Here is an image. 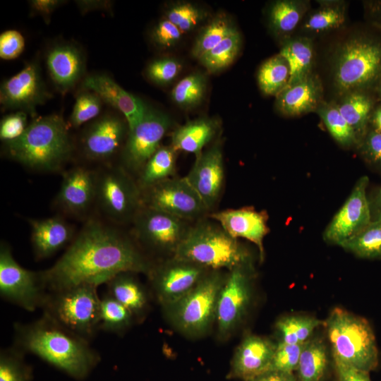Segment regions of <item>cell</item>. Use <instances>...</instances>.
<instances>
[{"mask_svg":"<svg viewBox=\"0 0 381 381\" xmlns=\"http://www.w3.org/2000/svg\"><path fill=\"white\" fill-rule=\"evenodd\" d=\"M153 264L131 237L90 218L60 258L42 274L49 291L81 284L98 286L123 272L147 276Z\"/></svg>","mask_w":381,"mask_h":381,"instance_id":"1","label":"cell"},{"mask_svg":"<svg viewBox=\"0 0 381 381\" xmlns=\"http://www.w3.org/2000/svg\"><path fill=\"white\" fill-rule=\"evenodd\" d=\"M90 342L43 314L34 321L13 324V346L75 379L87 377L100 361Z\"/></svg>","mask_w":381,"mask_h":381,"instance_id":"2","label":"cell"},{"mask_svg":"<svg viewBox=\"0 0 381 381\" xmlns=\"http://www.w3.org/2000/svg\"><path fill=\"white\" fill-rule=\"evenodd\" d=\"M68 128L59 114L36 117L20 138L4 143L5 154L33 171H59L73 151Z\"/></svg>","mask_w":381,"mask_h":381,"instance_id":"3","label":"cell"},{"mask_svg":"<svg viewBox=\"0 0 381 381\" xmlns=\"http://www.w3.org/2000/svg\"><path fill=\"white\" fill-rule=\"evenodd\" d=\"M324 327L334 361L366 373L377 368V342L365 318L337 307L331 310Z\"/></svg>","mask_w":381,"mask_h":381,"instance_id":"4","label":"cell"},{"mask_svg":"<svg viewBox=\"0 0 381 381\" xmlns=\"http://www.w3.org/2000/svg\"><path fill=\"white\" fill-rule=\"evenodd\" d=\"M173 258L212 270L231 271L250 262L248 253L238 239L218 223L202 220L190 226Z\"/></svg>","mask_w":381,"mask_h":381,"instance_id":"5","label":"cell"},{"mask_svg":"<svg viewBox=\"0 0 381 381\" xmlns=\"http://www.w3.org/2000/svg\"><path fill=\"white\" fill-rule=\"evenodd\" d=\"M97 286L81 284L49 291L42 314L72 333L90 341L99 332L101 297Z\"/></svg>","mask_w":381,"mask_h":381,"instance_id":"6","label":"cell"},{"mask_svg":"<svg viewBox=\"0 0 381 381\" xmlns=\"http://www.w3.org/2000/svg\"><path fill=\"white\" fill-rule=\"evenodd\" d=\"M226 277L220 270L206 273L188 294L163 307L169 320L190 337L207 332L216 321L218 297Z\"/></svg>","mask_w":381,"mask_h":381,"instance_id":"7","label":"cell"},{"mask_svg":"<svg viewBox=\"0 0 381 381\" xmlns=\"http://www.w3.org/2000/svg\"><path fill=\"white\" fill-rule=\"evenodd\" d=\"M380 80V42L358 37L340 47L334 68V83L340 92L361 91Z\"/></svg>","mask_w":381,"mask_h":381,"instance_id":"8","label":"cell"},{"mask_svg":"<svg viewBox=\"0 0 381 381\" xmlns=\"http://www.w3.org/2000/svg\"><path fill=\"white\" fill-rule=\"evenodd\" d=\"M95 205L114 224L132 223L143 206L142 193L123 167L106 164L97 169Z\"/></svg>","mask_w":381,"mask_h":381,"instance_id":"9","label":"cell"},{"mask_svg":"<svg viewBox=\"0 0 381 381\" xmlns=\"http://www.w3.org/2000/svg\"><path fill=\"white\" fill-rule=\"evenodd\" d=\"M48 290L42 271L23 267L13 256L11 247L0 246V296L2 299L29 312L41 308Z\"/></svg>","mask_w":381,"mask_h":381,"instance_id":"10","label":"cell"},{"mask_svg":"<svg viewBox=\"0 0 381 381\" xmlns=\"http://www.w3.org/2000/svg\"><path fill=\"white\" fill-rule=\"evenodd\" d=\"M185 221L143 205L132 222L134 241L154 253L174 254L190 228Z\"/></svg>","mask_w":381,"mask_h":381,"instance_id":"11","label":"cell"},{"mask_svg":"<svg viewBox=\"0 0 381 381\" xmlns=\"http://www.w3.org/2000/svg\"><path fill=\"white\" fill-rule=\"evenodd\" d=\"M171 126L165 113L149 108L144 118L128 131L121 152V167L128 172H137L159 148L160 142Z\"/></svg>","mask_w":381,"mask_h":381,"instance_id":"12","label":"cell"},{"mask_svg":"<svg viewBox=\"0 0 381 381\" xmlns=\"http://www.w3.org/2000/svg\"><path fill=\"white\" fill-rule=\"evenodd\" d=\"M250 262L238 266L226 275L220 290L216 313L217 333L225 339L241 322L251 298Z\"/></svg>","mask_w":381,"mask_h":381,"instance_id":"13","label":"cell"},{"mask_svg":"<svg viewBox=\"0 0 381 381\" xmlns=\"http://www.w3.org/2000/svg\"><path fill=\"white\" fill-rule=\"evenodd\" d=\"M143 205L183 219H195L207 211L183 178H169L141 191Z\"/></svg>","mask_w":381,"mask_h":381,"instance_id":"14","label":"cell"},{"mask_svg":"<svg viewBox=\"0 0 381 381\" xmlns=\"http://www.w3.org/2000/svg\"><path fill=\"white\" fill-rule=\"evenodd\" d=\"M125 119L107 114L96 119L85 128L80 137V151L84 158L92 162L108 164L121 152L128 133Z\"/></svg>","mask_w":381,"mask_h":381,"instance_id":"15","label":"cell"},{"mask_svg":"<svg viewBox=\"0 0 381 381\" xmlns=\"http://www.w3.org/2000/svg\"><path fill=\"white\" fill-rule=\"evenodd\" d=\"M205 268L173 258L155 265L147 275L154 295L162 307L171 305L188 294L206 274Z\"/></svg>","mask_w":381,"mask_h":381,"instance_id":"16","label":"cell"},{"mask_svg":"<svg viewBox=\"0 0 381 381\" xmlns=\"http://www.w3.org/2000/svg\"><path fill=\"white\" fill-rule=\"evenodd\" d=\"M369 179L363 176L356 181L349 196L329 223L323 233L324 240L341 246L372 221L366 190Z\"/></svg>","mask_w":381,"mask_h":381,"instance_id":"17","label":"cell"},{"mask_svg":"<svg viewBox=\"0 0 381 381\" xmlns=\"http://www.w3.org/2000/svg\"><path fill=\"white\" fill-rule=\"evenodd\" d=\"M96 188L97 169L73 167L64 172L54 205L65 215L85 217L95 205Z\"/></svg>","mask_w":381,"mask_h":381,"instance_id":"18","label":"cell"},{"mask_svg":"<svg viewBox=\"0 0 381 381\" xmlns=\"http://www.w3.org/2000/svg\"><path fill=\"white\" fill-rule=\"evenodd\" d=\"M49 95L35 62L27 64L20 72L6 80L0 88V102L6 109H18L34 116L36 108Z\"/></svg>","mask_w":381,"mask_h":381,"instance_id":"19","label":"cell"},{"mask_svg":"<svg viewBox=\"0 0 381 381\" xmlns=\"http://www.w3.org/2000/svg\"><path fill=\"white\" fill-rule=\"evenodd\" d=\"M195 157L185 179L208 210L217 202L223 186L224 170L222 147L216 143Z\"/></svg>","mask_w":381,"mask_h":381,"instance_id":"20","label":"cell"},{"mask_svg":"<svg viewBox=\"0 0 381 381\" xmlns=\"http://www.w3.org/2000/svg\"><path fill=\"white\" fill-rule=\"evenodd\" d=\"M276 345L263 337H245L236 349L228 377L252 381L270 370Z\"/></svg>","mask_w":381,"mask_h":381,"instance_id":"21","label":"cell"},{"mask_svg":"<svg viewBox=\"0 0 381 381\" xmlns=\"http://www.w3.org/2000/svg\"><path fill=\"white\" fill-rule=\"evenodd\" d=\"M210 217L231 237L245 238L253 243L259 250L261 260L263 259V241L270 231L266 212L255 210L252 207H243L215 212L210 214Z\"/></svg>","mask_w":381,"mask_h":381,"instance_id":"22","label":"cell"},{"mask_svg":"<svg viewBox=\"0 0 381 381\" xmlns=\"http://www.w3.org/2000/svg\"><path fill=\"white\" fill-rule=\"evenodd\" d=\"M83 87L96 93L102 102L120 111L129 130L141 121L150 108L141 99L127 92L104 74L88 75L83 81Z\"/></svg>","mask_w":381,"mask_h":381,"instance_id":"23","label":"cell"},{"mask_svg":"<svg viewBox=\"0 0 381 381\" xmlns=\"http://www.w3.org/2000/svg\"><path fill=\"white\" fill-rule=\"evenodd\" d=\"M30 241L37 260L49 258L67 248L75 236V229L60 216L29 219Z\"/></svg>","mask_w":381,"mask_h":381,"instance_id":"24","label":"cell"},{"mask_svg":"<svg viewBox=\"0 0 381 381\" xmlns=\"http://www.w3.org/2000/svg\"><path fill=\"white\" fill-rule=\"evenodd\" d=\"M49 75L62 93L73 88L85 72V59L80 49L69 43L55 45L46 59Z\"/></svg>","mask_w":381,"mask_h":381,"instance_id":"25","label":"cell"},{"mask_svg":"<svg viewBox=\"0 0 381 381\" xmlns=\"http://www.w3.org/2000/svg\"><path fill=\"white\" fill-rule=\"evenodd\" d=\"M320 81L310 75L291 85H287L276 97V106L286 116H298L317 108L321 97Z\"/></svg>","mask_w":381,"mask_h":381,"instance_id":"26","label":"cell"},{"mask_svg":"<svg viewBox=\"0 0 381 381\" xmlns=\"http://www.w3.org/2000/svg\"><path fill=\"white\" fill-rule=\"evenodd\" d=\"M219 128L217 119L200 117L188 121L174 131L171 146L176 151L200 155L204 147L216 135Z\"/></svg>","mask_w":381,"mask_h":381,"instance_id":"27","label":"cell"},{"mask_svg":"<svg viewBox=\"0 0 381 381\" xmlns=\"http://www.w3.org/2000/svg\"><path fill=\"white\" fill-rule=\"evenodd\" d=\"M137 274L120 272L106 284L107 292L130 310L135 319H140L147 311L149 299L145 287L135 277Z\"/></svg>","mask_w":381,"mask_h":381,"instance_id":"28","label":"cell"},{"mask_svg":"<svg viewBox=\"0 0 381 381\" xmlns=\"http://www.w3.org/2000/svg\"><path fill=\"white\" fill-rule=\"evenodd\" d=\"M287 61L290 77L287 85L296 84L311 75L313 47L310 39L297 37L286 40L279 53Z\"/></svg>","mask_w":381,"mask_h":381,"instance_id":"29","label":"cell"},{"mask_svg":"<svg viewBox=\"0 0 381 381\" xmlns=\"http://www.w3.org/2000/svg\"><path fill=\"white\" fill-rule=\"evenodd\" d=\"M329 363L325 341L319 337H311L301 351L296 373L298 381H322Z\"/></svg>","mask_w":381,"mask_h":381,"instance_id":"30","label":"cell"},{"mask_svg":"<svg viewBox=\"0 0 381 381\" xmlns=\"http://www.w3.org/2000/svg\"><path fill=\"white\" fill-rule=\"evenodd\" d=\"M176 151L171 146H160L138 173L136 181L141 191L171 178L176 171Z\"/></svg>","mask_w":381,"mask_h":381,"instance_id":"31","label":"cell"},{"mask_svg":"<svg viewBox=\"0 0 381 381\" xmlns=\"http://www.w3.org/2000/svg\"><path fill=\"white\" fill-rule=\"evenodd\" d=\"M325 325V320L304 315H291L281 318L275 325L278 342L301 344L308 341L320 326Z\"/></svg>","mask_w":381,"mask_h":381,"instance_id":"32","label":"cell"},{"mask_svg":"<svg viewBox=\"0 0 381 381\" xmlns=\"http://www.w3.org/2000/svg\"><path fill=\"white\" fill-rule=\"evenodd\" d=\"M373 107L370 97L361 91L346 94L338 109L353 128L358 138L365 136L367 123Z\"/></svg>","mask_w":381,"mask_h":381,"instance_id":"33","label":"cell"},{"mask_svg":"<svg viewBox=\"0 0 381 381\" xmlns=\"http://www.w3.org/2000/svg\"><path fill=\"white\" fill-rule=\"evenodd\" d=\"M135 320L131 311L107 292L101 297L99 331L121 336Z\"/></svg>","mask_w":381,"mask_h":381,"instance_id":"34","label":"cell"},{"mask_svg":"<svg viewBox=\"0 0 381 381\" xmlns=\"http://www.w3.org/2000/svg\"><path fill=\"white\" fill-rule=\"evenodd\" d=\"M289 77L288 63L278 54L260 66L258 73V83L264 94L277 96L287 86Z\"/></svg>","mask_w":381,"mask_h":381,"instance_id":"35","label":"cell"},{"mask_svg":"<svg viewBox=\"0 0 381 381\" xmlns=\"http://www.w3.org/2000/svg\"><path fill=\"white\" fill-rule=\"evenodd\" d=\"M340 246L361 258H381V218L372 219L365 228Z\"/></svg>","mask_w":381,"mask_h":381,"instance_id":"36","label":"cell"},{"mask_svg":"<svg viewBox=\"0 0 381 381\" xmlns=\"http://www.w3.org/2000/svg\"><path fill=\"white\" fill-rule=\"evenodd\" d=\"M241 46V37L236 29L198 60L209 72H219L236 59Z\"/></svg>","mask_w":381,"mask_h":381,"instance_id":"37","label":"cell"},{"mask_svg":"<svg viewBox=\"0 0 381 381\" xmlns=\"http://www.w3.org/2000/svg\"><path fill=\"white\" fill-rule=\"evenodd\" d=\"M301 1L279 0L272 4L268 13L270 27L277 35L291 33L298 25L304 13Z\"/></svg>","mask_w":381,"mask_h":381,"instance_id":"38","label":"cell"},{"mask_svg":"<svg viewBox=\"0 0 381 381\" xmlns=\"http://www.w3.org/2000/svg\"><path fill=\"white\" fill-rule=\"evenodd\" d=\"M236 30L226 16H216L199 32L192 47V56L198 59Z\"/></svg>","mask_w":381,"mask_h":381,"instance_id":"39","label":"cell"},{"mask_svg":"<svg viewBox=\"0 0 381 381\" xmlns=\"http://www.w3.org/2000/svg\"><path fill=\"white\" fill-rule=\"evenodd\" d=\"M207 88V80L200 73H192L179 80L170 92L171 100L182 109L200 104Z\"/></svg>","mask_w":381,"mask_h":381,"instance_id":"40","label":"cell"},{"mask_svg":"<svg viewBox=\"0 0 381 381\" xmlns=\"http://www.w3.org/2000/svg\"><path fill=\"white\" fill-rule=\"evenodd\" d=\"M318 110L330 135L338 143L344 147L357 143L358 138L356 133L342 116L337 105L324 104Z\"/></svg>","mask_w":381,"mask_h":381,"instance_id":"41","label":"cell"},{"mask_svg":"<svg viewBox=\"0 0 381 381\" xmlns=\"http://www.w3.org/2000/svg\"><path fill=\"white\" fill-rule=\"evenodd\" d=\"M25 355L13 345L1 349L0 381H31L32 370Z\"/></svg>","mask_w":381,"mask_h":381,"instance_id":"42","label":"cell"},{"mask_svg":"<svg viewBox=\"0 0 381 381\" xmlns=\"http://www.w3.org/2000/svg\"><path fill=\"white\" fill-rule=\"evenodd\" d=\"M345 22L344 8L336 4H327L322 6L306 19L303 28L305 30L322 32L341 27Z\"/></svg>","mask_w":381,"mask_h":381,"instance_id":"43","label":"cell"},{"mask_svg":"<svg viewBox=\"0 0 381 381\" xmlns=\"http://www.w3.org/2000/svg\"><path fill=\"white\" fill-rule=\"evenodd\" d=\"M102 105V100L94 92L87 90L80 92L69 118V126L78 128L95 119L100 114Z\"/></svg>","mask_w":381,"mask_h":381,"instance_id":"44","label":"cell"},{"mask_svg":"<svg viewBox=\"0 0 381 381\" xmlns=\"http://www.w3.org/2000/svg\"><path fill=\"white\" fill-rule=\"evenodd\" d=\"M165 16L183 33L198 25L205 19L206 13L195 4L183 1L169 7Z\"/></svg>","mask_w":381,"mask_h":381,"instance_id":"45","label":"cell"},{"mask_svg":"<svg viewBox=\"0 0 381 381\" xmlns=\"http://www.w3.org/2000/svg\"><path fill=\"white\" fill-rule=\"evenodd\" d=\"M182 64L172 57H163L152 61L147 66L145 74L155 84L164 85L171 83L181 73Z\"/></svg>","mask_w":381,"mask_h":381,"instance_id":"46","label":"cell"},{"mask_svg":"<svg viewBox=\"0 0 381 381\" xmlns=\"http://www.w3.org/2000/svg\"><path fill=\"white\" fill-rule=\"evenodd\" d=\"M304 344L277 342L270 370L294 373Z\"/></svg>","mask_w":381,"mask_h":381,"instance_id":"47","label":"cell"},{"mask_svg":"<svg viewBox=\"0 0 381 381\" xmlns=\"http://www.w3.org/2000/svg\"><path fill=\"white\" fill-rule=\"evenodd\" d=\"M28 125V115L25 111H16L5 116L0 122L1 140L4 143L18 139L24 133Z\"/></svg>","mask_w":381,"mask_h":381,"instance_id":"48","label":"cell"},{"mask_svg":"<svg viewBox=\"0 0 381 381\" xmlns=\"http://www.w3.org/2000/svg\"><path fill=\"white\" fill-rule=\"evenodd\" d=\"M183 32L167 18L159 20L152 28L151 40L161 49H169L179 43Z\"/></svg>","mask_w":381,"mask_h":381,"instance_id":"49","label":"cell"},{"mask_svg":"<svg viewBox=\"0 0 381 381\" xmlns=\"http://www.w3.org/2000/svg\"><path fill=\"white\" fill-rule=\"evenodd\" d=\"M25 41L23 35L16 30H8L0 35V57L12 60L18 57L25 49Z\"/></svg>","mask_w":381,"mask_h":381,"instance_id":"50","label":"cell"},{"mask_svg":"<svg viewBox=\"0 0 381 381\" xmlns=\"http://www.w3.org/2000/svg\"><path fill=\"white\" fill-rule=\"evenodd\" d=\"M361 149L368 162L381 168V132L373 129L365 135Z\"/></svg>","mask_w":381,"mask_h":381,"instance_id":"51","label":"cell"},{"mask_svg":"<svg viewBox=\"0 0 381 381\" xmlns=\"http://www.w3.org/2000/svg\"><path fill=\"white\" fill-rule=\"evenodd\" d=\"M63 2L59 0H32L30 4L34 13L47 18Z\"/></svg>","mask_w":381,"mask_h":381,"instance_id":"52","label":"cell"},{"mask_svg":"<svg viewBox=\"0 0 381 381\" xmlns=\"http://www.w3.org/2000/svg\"><path fill=\"white\" fill-rule=\"evenodd\" d=\"M335 368L340 370L349 381H371L369 373L356 370L339 362L334 361Z\"/></svg>","mask_w":381,"mask_h":381,"instance_id":"53","label":"cell"},{"mask_svg":"<svg viewBox=\"0 0 381 381\" xmlns=\"http://www.w3.org/2000/svg\"><path fill=\"white\" fill-rule=\"evenodd\" d=\"M252 381H298L294 373L269 370Z\"/></svg>","mask_w":381,"mask_h":381,"instance_id":"54","label":"cell"},{"mask_svg":"<svg viewBox=\"0 0 381 381\" xmlns=\"http://www.w3.org/2000/svg\"><path fill=\"white\" fill-rule=\"evenodd\" d=\"M79 8L83 13L95 9L109 8V1H77Z\"/></svg>","mask_w":381,"mask_h":381,"instance_id":"55","label":"cell"},{"mask_svg":"<svg viewBox=\"0 0 381 381\" xmlns=\"http://www.w3.org/2000/svg\"><path fill=\"white\" fill-rule=\"evenodd\" d=\"M372 213V219L381 218V188H380L372 200H369Z\"/></svg>","mask_w":381,"mask_h":381,"instance_id":"56","label":"cell"},{"mask_svg":"<svg viewBox=\"0 0 381 381\" xmlns=\"http://www.w3.org/2000/svg\"><path fill=\"white\" fill-rule=\"evenodd\" d=\"M373 129L381 132V107H378L373 114Z\"/></svg>","mask_w":381,"mask_h":381,"instance_id":"57","label":"cell"},{"mask_svg":"<svg viewBox=\"0 0 381 381\" xmlns=\"http://www.w3.org/2000/svg\"><path fill=\"white\" fill-rule=\"evenodd\" d=\"M373 13L381 20V1H377L373 4V6L371 7ZM381 26V25H379Z\"/></svg>","mask_w":381,"mask_h":381,"instance_id":"58","label":"cell"},{"mask_svg":"<svg viewBox=\"0 0 381 381\" xmlns=\"http://www.w3.org/2000/svg\"><path fill=\"white\" fill-rule=\"evenodd\" d=\"M335 369H336V372H337V374L338 381H349L348 378L343 373V372H341L339 369H337V368H335Z\"/></svg>","mask_w":381,"mask_h":381,"instance_id":"59","label":"cell"},{"mask_svg":"<svg viewBox=\"0 0 381 381\" xmlns=\"http://www.w3.org/2000/svg\"><path fill=\"white\" fill-rule=\"evenodd\" d=\"M380 96H381V85H380Z\"/></svg>","mask_w":381,"mask_h":381,"instance_id":"60","label":"cell"}]
</instances>
